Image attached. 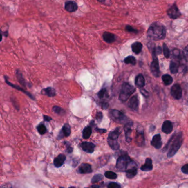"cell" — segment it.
<instances>
[{
  "mask_svg": "<svg viewBox=\"0 0 188 188\" xmlns=\"http://www.w3.org/2000/svg\"><path fill=\"white\" fill-rule=\"evenodd\" d=\"M166 35V28L160 23L152 24L147 30V36L152 40H160L164 39Z\"/></svg>",
  "mask_w": 188,
  "mask_h": 188,
  "instance_id": "obj_1",
  "label": "cell"
},
{
  "mask_svg": "<svg viewBox=\"0 0 188 188\" xmlns=\"http://www.w3.org/2000/svg\"><path fill=\"white\" fill-rule=\"evenodd\" d=\"M175 135H173V136L170 139L169 141L168 142L167 146L164 147V149H167L169 147V144H171L170 149L167 155L168 157L169 158H171L173 156L176 154L178 151L181 147L183 141L182 133H179L177 136Z\"/></svg>",
  "mask_w": 188,
  "mask_h": 188,
  "instance_id": "obj_2",
  "label": "cell"
},
{
  "mask_svg": "<svg viewBox=\"0 0 188 188\" xmlns=\"http://www.w3.org/2000/svg\"><path fill=\"white\" fill-rule=\"evenodd\" d=\"M122 133V130L120 127H117L114 130L111 131L109 133L108 137V143L109 146L114 150H117L120 147V145L118 143V139Z\"/></svg>",
  "mask_w": 188,
  "mask_h": 188,
  "instance_id": "obj_3",
  "label": "cell"
},
{
  "mask_svg": "<svg viewBox=\"0 0 188 188\" xmlns=\"http://www.w3.org/2000/svg\"><path fill=\"white\" fill-rule=\"evenodd\" d=\"M135 88L127 82L123 83L119 94V100L122 102L126 101L131 95L135 92Z\"/></svg>",
  "mask_w": 188,
  "mask_h": 188,
  "instance_id": "obj_4",
  "label": "cell"
},
{
  "mask_svg": "<svg viewBox=\"0 0 188 188\" xmlns=\"http://www.w3.org/2000/svg\"><path fill=\"white\" fill-rule=\"evenodd\" d=\"M132 162L130 157L127 155H122L120 156L116 162L117 169L120 171H126L127 167Z\"/></svg>",
  "mask_w": 188,
  "mask_h": 188,
  "instance_id": "obj_5",
  "label": "cell"
},
{
  "mask_svg": "<svg viewBox=\"0 0 188 188\" xmlns=\"http://www.w3.org/2000/svg\"><path fill=\"white\" fill-rule=\"evenodd\" d=\"M152 56L153 60L151 64V71L153 75L156 77H158L160 75V67H159V63L157 57V54L156 51V48L152 49Z\"/></svg>",
  "mask_w": 188,
  "mask_h": 188,
  "instance_id": "obj_6",
  "label": "cell"
},
{
  "mask_svg": "<svg viewBox=\"0 0 188 188\" xmlns=\"http://www.w3.org/2000/svg\"><path fill=\"white\" fill-rule=\"evenodd\" d=\"M110 114L112 119L115 122L122 124L126 122V116L120 111L112 109L110 111Z\"/></svg>",
  "mask_w": 188,
  "mask_h": 188,
  "instance_id": "obj_7",
  "label": "cell"
},
{
  "mask_svg": "<svg viewBox=\"0 0 188 188\" xmlns=\"http://www.w3.org/2000/svg\"><path fill=\"white\" fill-rule=\"evenodd\" d=\"M171 93L172 97L176 100H180L182 95V90L180 86L178 84L173 85L171 87Z\"/></svg>",
  "mask_w": 188,
  "mask_h": 188,
  "instance_id": "obj_8",
  "label": "cell"
},
{
  "mask_svg": "<svg viewBox=\"0 0 188 188\" xmlns=\"http://www.w3.org/2000/svg\"><path fill=\"white\" fill-rule=\"evenodd\" d=\"M167 14L168 16L172 19H177L181 15L180 12L176 5H173L168 9Z\"/></svg>",
  "mask_w": 188,
  "mask_h": 188,
  "instance_id": "obj_9",
  "label": "cell"
},
{
  "mask_svg": "<svg viewBox=\"0 0 188 188\" xmlns=\"http://www.w3.org/2000/svg\"><path fill=\"white\" fill-rule=\"evenodd\" d=\"M80 147L84 152L88 153H92L94 151L95 145L92 142L84 141L81 144Z\"/></svg>",
  "mask_w": 188,
  "mask_h": 188,
  "instance_id": "obj_10",
  "label": "cell"
},
{
  "mask_svg": "<svg viewBox=\"0 0 188 188\" xmlns=\"http://www.w3.org/2000/svg\"><path fill=\"white\" fill-rule=\"evenodd\" d=\"M71 134V127L68 124H65L61 129V131L59 133L57 138L60 140L64 137H68Z\"/></svg>",
  "mask_w": 188,
  "mask_h": 188,
  "instance_id": "obj_11",
  "label": "cell"
},
{
  "mask_svg": "<svg viewBox=\"0 0 188 188\" xmlns=\"http://www.w3.org/2000/svg\"><path fill=\"white\" fill-rule=\"evenodd\" d=\"M65 9L70 13L75 12L77 10V4L73 1H67L65 3Z\"/></svg>",
  "mask_w": 188,
  "mask_h": 188,
  "instance_id": "obj_12",
  "label": "cell"
},
{
  "mask_svg": "<svg viewBox=\"0 0 188 188\" xmlns=\"http://www.w3.org/2000/svg\"><path fill=\"white\" fill-rule=\"evenodd\" d=\"M92 166L88 163H82L78 167L77 173L81 174H89L92 172Z\"/></svg>",
  "mask_w": 188,
  "mask_h": 188,
  "instance_id": "obj_13",
  "label": "cell"
},
{
  "mask_svg": "<svg viewBox=\"0 0 188 188\" xmlns=\"http://www.w3.org/2000/svg\"><path fill=\"white\" fill-rule=\"evenodd\" d=\"M133 122H127L125 126H124V131L125 133V138L126 141L127 142H130L132 140V138H131V133H132V129L131 127L133 126Z\"/></svg>",
  "mask_w": 188,
  "mask_h": 188,
  "instance_id": "obj_14",
  "label": "cell"
},
{
  "mask_svg": "<svg viewBox=\"0 0 188 188\" xmlns=\"http://www.w3.org/2000/svg\"><path fill=\"white\" fill-rule=\"evenodd\" d=\"M161 140L162 139L160 134L155 135L152 139L151 142V145L153 146L156 149H160L162 145V142Z\"/></svg>",
  "mask_w": 188,
  "mask_h": 188,
  "instance_id": "obj_15",
  "label": "cell"
},
{
  "mask_svg": "<svg viewBox=\"0 0 188 188\" xmlns=\"http://www.w3.org/2000/svg\"><path fill=\"white\" fill-rule=\"evenodd\" d=\"M103 38L106 43L111 44L116 40V37L114 34L108 32H105L103 34Z\"/></svg>",
  "mask_w": 188,
  "mask_h": 188,
  "instance_id": "obj_16",
  "label": "cell"
},
{
  "mask_svg": "<svg viewBox=\"0 0 188 188\" xmlns=\"http://www.w3.org/2000/svg\"><path fill=\"white\" fill-rule=\"evenodd\" d=\"M128 106L133 111H136L138 109V100L136 95L133 96L129 100L128 103Z\"/></svg>",
  "mask_w": 188,
  "mask_h": 188,
  "instance_id": "obj_17",
  "label": "cell"
},
{
  "mask_svg": "<svg viewBox=\"0 0 188 188\" xmlns=\"http://www.w3.org/2000/svg\"><path fill=\"white\" fill-rule=\"evenodd\" d=\"M66 156L64 154L58 155L54 160V165L57 168H59L62 166L66 160Z\"/></svg>",
  "mask_w": 188,
  "mask_h": 188,
  "instance_id": "obj_18",
  "label": "cell"
},
{
  "mask_svg": "<svg viewBox=\"0 0 188 188\" xmlns=\"http://www.w3.org/2000/svg\"><path fill=\"white\" fill-rule=\"evenodd\" d=\"M173 129V126L171 122L169 120H167L163 122L162 127V130L163 133H165L166 134H169L171 133Z\"/></svg>",
  "mask_w": 188,
  "mask_h": 188,
  "instance_id": "obj_19",
  "label": "cell"
},
{
  "mask_svg": "<svg viewBox=\"0 0 188 188\" xmlns=\"http://www.w3.org/2000/svg\"><path fill=\"white\" fill-rule=\"evenodd\" d=\"M5 82H6V83H7V84H8L9 86H10L11 87H13V88H14L16 89L17 90H19V91H21V92H23L24 93H25V94H26L27 96H28L29 98H32V100H35V98H34L32 94H30V93H29V92H28L27 91H25L24 89L20 88L19 86H16V85H15V84H13L11 83L10 81H8L7 80V78L6 77V76H5Z\"/></svg>",
  "mask_w": 188,
  "mask_h": 188,
  "instance_id": "obj_20",
  "label": "cell"
},
{
  "mask_svg": "<svg viewBox=\"0 0 188 188\" xmlns=\"http://www.w3.org/2000/svg\"><path fill=\"white\" fill-rule=\"evenodd\" d=\"M153 169V164H152V160L149 158H147L145 160V163L144 165L141 166V169L142 171H150Z\"/></svg>",
  "mask_w": 188,
  "mask_h": 188,
  "instance_id": "obj_21",
  "label": "cell"
},
{
  "mask_svg": "<svg viewBox=\"0 0 188 188\" xmlns=\"http://www.w3.org/2000/svg\"><path fill=\"white\" fill-rule=\"evenodd\" d=\"M138 173V169L136 166H132L131 167H127L126 170V177L129 178L131 179L135 177Z\"/></svg>",
  "mask_w": 188,
  "mask_h": 188,
  "instance_id": "obj_22",
  "label": "cell"
},
{
  "mask_svg": "<svg viewBox=\"0 0 188 188\" xmlns=\"http://www.w3.org/2000/svg\"><path fill=\"white\" fill-rule=\"evenodd\" d=\"M145 84V79L142 74H139L135 78V85L138 88H142Z\"/></svg>",
  "mask_w": 188,
  "mask_h": 188,
  "instance_id": "obj_23",
  "label": "cell"
},
{
  "mask_svg": "<svg viewBox=\"0 0 188 188\" xmlns=\"http://www.w3.org/2000/svg\"><path fill=\"white\" fill-rule=\"evenodd\" d=\"M41 94L47 95L49 97H53L56 95V91L55 89L52 87H48L46 88L43 89L41 91Z\"/></svg>",
  "mask_w": 188,
  "mask_h": 188,
  "instance_id": "obj_24",
  "label": "cell"
},
{
  "mask_svg": "<svg viewBox=\"0 0 188 188\" xmlns=\"http://www.w3.org/2000/svg\"><path fill=\"white\" fill-rule=\"evenodd\" d=\"M142 46V44L140 42H135L132 44L131 48L133 53H135L136 54H138L141 51Z\"/></svg>",
  "mask_w": 188,
  "mask_h": 188,
  "instance_id": "obj_25",
  "label": "cell"
},
{
  "mask_svg": "<svg viewBox=\"0 0 188 188\" xmlns=\"http://www.w3.org/2000/svg\"><path fill=\"white\" fill-rule=\"evenodd\" d=\"M92 133V129L90 126H87L85 127L83 130V138L84 139H88L90 138Z\"/></svg>",
  "mask_w": 188,
  "mask_h": 188,
  "instance_id": "obj_26",
  "label": "cell"
},
{
  "mask_svg": "<svg viewBox=\"0 0 188 188\" xmlns=\"http://www.w3.org/2000/svg\"><path fill=\"white\" fill-rule=\"evenodd\" d=\"M16 77L17 78V80L18 81V82L20 83V84H22L23 86L26 87V80L23 77L22 73L18 70H17L16 71Z\"/></svg>",
  "mask_w": 188,
  "mask_h": 188,
  "instance_id": "obj_27",
  "label": "cell"
},
{
  "mask_svg": "<svg viewBox=\"0 0 188 188\" xmlns=\"http://www.w3.org/2000/svg\"><path fill=\"white\" fill-rule=\"evenodd\" d=\"M170 70L171 73L175 74L178 72L179 64L176 61H171L170 64Z\"/></svg>",
  "mask_w": 188,
  "mask_h": 188,
  "instance_id": "obj_28",
  "label": "cell"
},
{
  "mask_svg": "<svg viewBox=\"0 0 188 188\" xmlns=\"http://www.w3.org/2000/svg\"><path fill=\"white\" fill-rule=\"evenodd\" d=\"M98 97L100 98V100H103L105 98H108L109 97V94L108 93V91L105 88L102 89L100 90V92L97 94Z\"/></svg>",
  "mask_w": 188,
  "mask_h": 188,
  "instance_id": "obj_29",
  "label": "cell"
},
{
  "mask_svg": "<svg viewBox=\"0 0 188 188\" xmlns=\"http://www.w3.org/2000/svg\"><path fill=\"white\" fill-rule=\"evenodd\" d=\"M162 80L163 81V82L164 83V84L166 86H168L171 84L172 82H173V78L171 77V76L168 74L166 75H164L162 76Z\"/></svg>",
  "mask_w": 188,
  "mask_h": 188,
  "instance_id": "obj_30",
  "label": "cell"
},
{
  "mask_svg": "<svg viewBox=\"0 0 188 188\" xmlns=\"http://www.w3.org/2000/svg\"><path fill=\"white\" fill-rule=\"evenodd\" d=\"M124 62L126 64H131L135 65L136 64V60L133 56H129L124 59Z\"/></svg>",
  "mask_w": 188,
  "mask_h": 188,
  "instance_id": "obj_31",
  "label": "cell"
},
{
  "mask_svg": "<svg viewBox=\"0 0 188 188\" xmlns=\"http://www.w3.org/2000/svg\"><path fill=\"white\" fill-rule=\"evenodd\" d=\"M136 140L138 142V144H142L144 143V136L143 132L138 131L137 135H136Z\"/></svg>",
  "mask_w": 188,
  "mask_h": 188,
  "instance_id": "obj_32",
  "label": "cell"
},
{
  "mask_svg": "<svg viewBox=\"0 0 188 188\" xmlns=\"http://www.w3.org/2000/svg\"><path fill=\"white\" fill-rule=\"evenodd\" d=\"M53 111L58 115H64L65 114V111L59 106H54L53 108Z\"/></svg>",
  "mask_w": 188,
  "mask_h": 188,
  "instance_id": "obj_33",
  "label": "cell"
},
{
  "mask_svg": "<svg viewBox=\"0 0 188 188\" xmlns=\"http://www.w3.org/2000/svg\"><path fill=\"white\" fill-rule=\"evenodd\" d=\"M104 176L106 178L110 179H115L118 177L116 173L112 171H105Z\"/></svg>",
  "mask_w": 188,
  "mask_h": 188,
  "instance_id": "obj_34",
  "label": "cell"
},
{
  "mask_svg": "<svg viewBox=\"0 0 188 188\" xmlns=\"http://www.w3.org/2000/svg\"><path fill=\"white\" fill-rule=\"evenodd\" d=\"M37 129L38 133L41 135H44L45 133L47 131L46 127L45 126L44 124H39V125L37 127Z\"/></svg>",
  "mask_w": 188,
  "mask_h": 188,
  "instance_id": "obj_35",
  "label": "cell"
},
{
  "mask_svg": "<svg viewBox=\"0 0 188 188\" xmlns=\"http://www.w3.org/2000/svg\"><path fill=\"white\" fill-rule=\"evenodd\" d=\"M102 179H103V176L100 174H95L94 175L93 178H92L91 180V183L92 184H95L97 182H99L100 180H102Z\"/></svg>",
  "mask_w": 188,
  "mask_h": 188,
  "instance_id": "obj_36",
  "label": "cell"
},
{
  "mask_svg": "<svg viewBox=\"0 0 188 188\" xmlns=\"http://www.w3.org/2000/svg\"><path fill=\"white\" fill-rule=\"evenodd\" d=\"M163 53H164V55L166 57V58H169V56H170V51L169 50L167 46V45L166 44H163Z\"/></svg>",
  "mask_w": 188,
  "mask_h": 188,
  "instance_id": "obj_37",
  "label": "cell"
},
{
  "mask_svg": "<svg viewBox=\"0 0 188 188\" xmlns=\"http://www.w3.org/2000/svg\"><path fill=\"white\" fill-rule=\"evenodd\" d=\"M64 144H64L66 146V151L68 153H72V152H73V147H72L71 144H70L68 142H67V141H65L64 142Z\"/></svg>",
  "mask_w": 188,
  "mask_h": 188,
  "instance_id": "obj_38",
  "label": "cell"
},
{
  "mask_svg": "<svg viewBox=\"0 0 188 188\" xmlns=\"http://www.w3.org/2000/svg\"><path fill=\"white\" fill-rule=\"evenodd\" d=\"M107 187L108 188H121V185L116 182H111L108 185Z\"/></svg>",
  "mask_w": 188,
  "mask_h": 188,
  "instance_id": "obj_39",
  "label": "cell"
},
{
  "mask_svg": "<svg viewBox=\"0 0 188 188\" xmlns=\"http://www.w3.org/2000/svg\"><path fill=\"white\" fill-rule=\"evenodd\" d=\"M125 30L127 32H132V33H135L138 32V31L136 29H134L133 27H131V26H130L129 25H127L125 27Z\"/></svg>",
  "mask_w": 188,
  "mask_h": 188,
  "instance_id": "obj_40",
  "label": "cell"
},
{
  "mask_svg": "<svg viewBox=\"0 0 188 188\" xmlns=\"http://www.w3.org/2000/svg\"><path fill=\"white\" fill-rule=\"evenodd\" d=\"M102 119H103V114H102V113L100 112V111L97 113V114H96V119L97 120V121L99 122H100L102 120Z\"/></svg>",
  "mask_w": 188,
  "mask_h": 188,
  "instance_id": "obj_41",
  "label": "cell"
},
{
  "mask_svg": "<svg viewBox=\"0 0 188 188\" xmlns=\"http://www.w3.org/2000/svg\"><path fill=\"white\" fill-rule=\"evenodd\" d=\"M100 105H101V107L103 109H106L108 108V106H109V104L106 102H105V101H102L100 103Z\"/></svg>",
  "mask_w": 188,
  "mask_h": 188,
  "instance_id": "obj_42",
  "label": "cell"
},
{
  "mask_svg": "<svg viewBox=\"0 0 188 188\" xmlns=\"http://www.w3.org/2000/svg\"><path fill=\"white\" fill-rule=\"evenodd\" d=\"M182 171L183 173L185 174H188V164H187L182 168Z\"/></svg>",
  "mask_w": 188,
  "mask_h": 188,
  "instance_id": "obj_43",
  "label": "cell"
},
{
  "mask_svg": "<svg viewBox=\"0 0 188 188\" xmlns=\"http://www.w3.org/2000/svg\"><path fill=\"white\" fill-rule=\"evenodd\" d=\"M43 118H44V120L45 122H49L53 120V119L50 117V116H48V115H43Z\"/></svg>",
  "mask_w": 188,
  "mask_h": 188,
  "instance_id": "obj_44",
  "label": "cell"
},
{
  "mask_svg": "<svg viewBox=\"0 0 188 188\" xmlns=\"http://www.w3.org/2000/svg\"><path fill=\"white\" fill-rule=\"evenodd\" d=\"M95 130H96L97 132L100 133H104L106 132V130H105V129H103L96 128V129H95Z\"/></svg>",
  "mask_w": 188,
  "mask_h": 188,
  "instance_id": "obj_45",
  "label": "cell"
},
{
  "mask_svg": "<svg viewBox=\"0 0 188 188\" xmlns=\"http://www.w3.org/2000/svg\"><path fill=\"white\" fill-rule=\"evenodd\" d=\"M98 2H100V3H103V4H108V2H111V0H97Z\"/></svg>",
  "mask_w": 188,
  "mask_h": 188,
  "instance_id": "obj_46",
  "label": "cell"
},
{
  "mask_svg": "<svg viewBox=\"0 0 188 188\" xmlns=\"http://www.w3.org/2000/svg\"><path fill=\"white\" fill-rule=\"evenodd\" d=\"M156 54H160L162 52V49L160 46H158L157 48H156Z\"/></svg>",
  "mask_w": 188,
  "mask_h": 188,
  "instance_id": "obj_47",
  "label": "cell"
},
{
  "mask_svg": "<svg viewBox=\"0 0 188 188\" xmlns=\"http://www.w3.org/2000/svg\"><path fill=\"white\" fill-rule=\"evenodd\" d=\"M1 34H2V35H3V36H5L6 37H7L8 35V31H6L5 32H1Z\"/></svg>",
  "mask_w": 188,
  "mask_h": 188,
  "instance_id": "obj_48",
  "label": "cell"
},
{
  "mask_svg": "<svg viewBox=\"0 0 188 188\" xmlns=\"http://www.w3.org/2000/svg\"><path fill=\"white\" fill-rule=\"evenodd\" d=\"M91 187H92V188H100V187H101V186L98 185H93Z\"/></svg>",
  "mask_w": 188,
  "mask_h": 188,
  "instance_id": "obj_49",
  "label": "cell"
}]
</instances>
